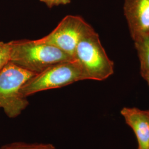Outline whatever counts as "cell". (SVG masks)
Masks as SVG:
<instances>
[{"instance_id": "cell-9", "label": "cell", "mask_w": 149, "mask_h": 149, "mask_svg": "<svg viewBox=\"0 0 149 149\" xmlns=\"http://www.w3.org/2000/svg\"><path fill=\"white\" fill-rule=\"evenodd\" d=\"M50 144L16 142L4 145L0 149H48Z\"/></svg>"}, {"instance_id": "cell-3", "label": "cell", "mask_w": 149, "mask_h": 149, "mask_svg": "<svg viewBox=\"0 0 149 149\" xmlns=\"http://www.w3.org/2000/svg\"><path fill=\"white\" fill-rule=\"evenodd\" d=\"M34 74L10 62L0 71V109L8 117H18L29 105L22 88Z\"/></svg>"}, {"instance_id": "cell-1", "label": "cell", "mask_w": 149, "mask_h": 149, "mask_svg": "<svg viewBox=\"0 0 149 149\" xmlns=\"http://www.w3.org/2000/svg\"><path fill=\"white\" fill-rule=\"evenodd\" d=\"M9 43L10 62L34 74L55 64L74 60L60 49L38 39L14 40Z\"/></svg>"}, {"instance_id": "cell-2", "label": "cell", "mask_w": 149, "mask_h": 149, "mask_svg": "<svg viewBox=\"0 0 149 149\" xmlns=\"http://www.w3.org/2000/svg\"><path fill=\"white\" fill-rule=\"evenodd\" d=\"M74 59L80 66L84 80L103 81L114 73V63L108 58L99 35L92 27L81 39Z\"/></svg>"}, {"instance_id": "cell-13", "label": "cell", "mask_w": 149, "mask_h": 149, "mask_svg": "<svg viewBox=\"0 0 149 149\" xmlns=\"http://www.w3.org/2000/svg\"><path fill=\"white\" fill-rule=\"evenodd\" d=\"M48 149H56V148L54 145H53L52 144H50Z\"/></svg>"}, {"instance_id": "cell-10", "label": "cell", "mask_w": 149, "mask_h": 149, "mask_svg": "<svg viewBox=\"0 0 149 149\" xmlns=\"http://www.w3.org/2000/svg\"><path fill=\"white\" fill-rule=\"evenodd\" d=\"M10 43L0 42V71L10 63Z\"/></svg>"}, {"instance_id": "cell-14", "label": "cell", "mask_w": 149, "mask_h": 149, "mask_svg": "<svg viewBox=\"0 0 149 149\" xmlns=\"http://www.w3.org/2000/svg\"></svg>"}, {"instance_id": "cell-12", "label": "cell", "mask_w": 149, "mask_h": 149, "mask_svg": "<svg viewBox=\"0 0 149 149\" xmlns=\"http://www.w3.org/2000/svg\"><path fill=\"white\" fill-rule=\"evenodd\" d=\"M140 74L144 80L148 82L149 86V72H140Z\"/></svg>"}, {"instance_id": "cell-8", "label": "cell", "mask_w": 149, "mask_h": 149, "mask_svg": "<svg viewBox=\"0 0 149 149\" xmlns=\"http://www.w3.org/2000/svg\"><path fill=\"white\" fill-rule=\"evenodd\" d=\"M133 40L139 58L140 72H149V34L139 36Z\"/></svg>"}, {"instance_id": "cell-6", "label": "cell", "mask_w": 149, "mask_h": 149, "mask_svg": "<svg viewBox=\"0 0 149 149\" xmlns=\"http://www.w3.org/2000/svg\"><path fill=\"white\" fill-rule=\"evenodd\" d=\"M123 11L133 39L149 34V0H124Z\"/></svg>"}, {"instance_id": "cell-4", "label": "cell", "mask_w": 149, "mask_h": 149, "mask_svg": "<svg viewBox=\"0 0 149 149\" xmlns=\"http://www.w3.org/2000/svg\"><path fill=\"white\" fill-rule=\"evenodd\" d=\"M82 80L84 79L80 66L74 59L55 64L34 74L23 85L22 93L27 97L41 91L61 88Z\"/></svg>"}, {"instance_id": "cell-7", "label": "cell", "mask_w": 149, "mask_h": 149, "mask_svg": "<svg viewBox=\"0 0 149 149\" xmlns=\"http://www.w3.org/2000/svg\"><path fill=\"white\" fill-rule=\"evenodd\" d=\"M120 114L133 130L138 143V149H149V110L124 107Z\"/></svg>"}, {"instance_id": "cell-11", "label": "cell", "mask_w": 149, "mask_h": 149, "mask_svg": "<svg viewBox=\"0 0 149 149\" xmlns=\"http://www.w3.org/2000/svg\"><path fill=\"white\" fill-rule=\"evenodd\" d=\"M48 7L51 8L60 5H66L69 4L71 0H39Z\"/></svg>"}, {"instance_id": "cell-5", "label": "cell", "mask_w": 149, "mask_h": 149, "mask_svg": "<svg viewBox=\"0 0 149 149\" xmlns=\"http://www.w3.org/2000/svg\"><path fill=\"white\" fill-rule=\"evenodd\" d=\"M91 28L81 17L68 15L52 32L38 40L53 45L74 58L77 44Z\"/></svg>"}]
</instances>
